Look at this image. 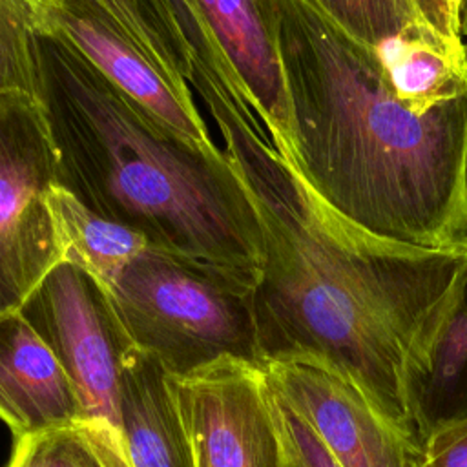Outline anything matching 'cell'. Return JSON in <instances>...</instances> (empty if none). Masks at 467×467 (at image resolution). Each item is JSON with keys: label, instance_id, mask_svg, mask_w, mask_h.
Instances as JSON below:
<instances>
[{"label": "cell", "instance_id": "obj_20", "mask_svg": "<svg viewBox=\"0 0 467 467\" xmlns=\"http://www.w3.org/2000/svg\"><path fill=\"white\" fill-rule=\"evenodd\" d=\"M281 443V467H339L314 431L268 385Z\"/></svg>", "mask_w": 467, "mask_h": 467}, {"label": "cell", "instance_id": "obj_23", "mask_svg": "<svg viewBox=\"0 0 467 467\" xmlns=\"http://www.w3.org/2000/svg\"><path fill=\"white\" fill-rule=\"evenodd\" d=\"M420 467H467V421L434 434L420 451Z\"/></svg>", "mask_w": 467, "mask_h": 467}, {"label": "cell", "instance_id": "obj_11", "mask_svg": "<svg viewBox=\"0 0 467 467\" xmlns=\"http://www.w3.org/2000/svg\"><path fill=\"white\" fill-rule=\"evenodd\" d=\"M403 400L420 451L434 434L467 421V274L412 343Z\"/></svg>", "mask_w": 467, "mask_h": 467}, {"label": "cell", "instance_id": "obj_5", "mask_svg": "<svg viewBox=\"0 0 467 467\" xmlns=\"http://www.w3.org/2000/svg\"><path fill=\"white\" fill-rule=\"evenodd\" d=\"M58 151L42 100L0 97V314L16 312L64 261L49 195Z\"/></svg>", "mask_w": 467, "mask_h": 467}, {"label": "cell", "instance_id": "obj_22", "mask_svg": "<svg viewBox=\"0 0 467 467\" xmlns=\"http://www.w3.org/2000/svg\"><path fill=\"white\" fill-rule=\"evenodd\" d=\"M175 18L179 31L193 53V60L199 64L212 62L217 57L213 38L204 26L195 0H166Z\"/></svg>", "mask_w": 467, "mask_h": 467}, {"label": "cell", "instance_id": "obj_14", "mask_svg": "<svg viewBox=\"0 0 467 467\" xmlns=\"http://www.w3.org/2000/svg\"><path fill=\"white\" fill-rule=\"evenodd\" d=\"M49 202L64 261L84 268L104 286L150 246L140 232L97 213L60 182L53 186Z\"/></svg>", "mask_w": 467, "mask_h": 467}, {"label": "cell", "instance_id": "obj_4", "mask_svg": "<svg viewBox=\"0 0 467 467\" xmlns=\"http://www.w3.org/2000/svg\"><path fill=\"white\" fill-rule=\"evenodd\" d=\"M255 285L232 268L148 246L106 288L135 348L182 378L223 359L265 367Z\"/></svg>", "mask_w": 467, "mask_h": 467}, {"label": "cell", "instance_id": "obj_26", "mask_svg": "<svg viewBox=\"0 0 467 467\" xmlns=\"http://www.w3.org/2000/svg\"><path fill=\"white\" fill-rule=\"evenodd\" d=\"M414 467H420V456H418V462H416V465Z\"/></svg>", "mask_w": 467, "mask_h": 467}, {"label": "cell", "instance_id": "obj_1", "mask_svg": "<svg viewBox=\"0 0 467 467\" xmlns=\"http://www.w3.org/2000/svg\"><path fill=\"white\" fill-rule=\"evenodd\" d=\"M217 131L261 223L254 321L265 365L310 363L341 376L416 445L405 359L465 277L467 248H414L365 234L306 188L259 120L235 117Z\"/></svg>", "mask_w": 467, "mask_h": 467}, {"label": "cell", "instance_id": "obj_9", "mask_svg": "<svg viewBox=\"0 0 467 467\" xmlns=\"http://www.w3.org/2000/svg\"><path fill=\"white\" fill-rule=\"evenodd\" d=\"M266 383L339 467H414L420 449L341 376L310 363H266Z\"/></svg>", "mask_w": 467, "mask_h": 467}, {"label": "cell", "instance_id": "obj_24", "mask_svg": "<svg viewBox=\"0 0 467 467\" xmlns=\"http://www.w3.org/2000/svg\"><path fill=\"white\" fill-rule=\"evenodd\" d=\"M460 27H462V38L467 36V0H462V7H460Z\"/></svg>", "mask_w": 467, "mask_h": 467}, {"label": "cell", "instance_id": "obj_7", "mask_svg": "<svg viewBox=\"0 0 467 467\" xmlns=\"http://www.w3.org/2000/svg\"><path fill=\"white\" fill-rule=\"evenodd\" d=\"M195 467H281V443L263 368L223 359L173 378Z\"/></svg>", "mask_w": 467, "mask_h": 467}, {"label": "cell", "instance_id": "obj_19", "mask_svg": "<svg viewBox=\"0 0 467 467\" xmlns=\"http://www.w3.org/2000/svg\"><path fill=\"white\" fill-rule=\"evenodd\" d=\"M332 22L363 46L379 51L392 40L431 31L410 0H312Z\"/></svg>", "mask_w": 467, "mask_h": 467}, {"label": "cell", "instance_id": "obj_25", "mask_svg": "<svg viewBox=\"0 0 467 467\" xmlns=\"http://www.w3.org/2000/svg\"><path fill=\"white\" fill-rule=\"evenodd\" d=\"M463 47H465V57H467V42H463Z\"/></svg>", "mask_w": 467, "mask_h": 467}, {"label": "cell", "instance_id": "obj_13", "mask_svg": "<svg viewBox=\"0 0 467 467\" xmlns=\"http://www.w3.org/2000/svg\"><path fill=\"white\" fill-rule=\"evenodd\" d=\"M119 438L130 467H195L171 376L139 348L120 379Z\"/></svg>", "mask_w": 467, "mask_h": 467}, {"label": "cell", "instance_id": "obj_6", "mask_svg": "<svg viewBox=\"0 0 467 467\" xmlns=\"http://www.w3.org/2000/svg\"><path fill=\"white\" fill-rule=\"evenodd\" d=\"M20 314L73 381L89 423L119 436V390L135 345L108 288L84 268L62 261L22 305Z\"/></svg>", "mask_w": 467, "mask_h": 467}, {"label": "cell", "instance_id": "obj_15", "mask_svg": "<svg viewBox=\"0 0 467 467\" xmlns=\"http://www.w3.org/2000/svg\"><path fill=\"white\" fill-rule=\"evenodd\" d=\"M379 57L398 97L418 111L467 93V57L432 31H416L389 42Z\"/></svg>", "mask_w": 467, "mask_h": 467}, {"label": "cell", "instance_id": "obj_18", "mask_svg": "<svg viewBox=\"0 0 467 467\" xmlns=\"http://www.w3.org/2000/svg\"><path fill=\"white\" fill-rule=\"evenodd\" d=\"M40 0H0V97L42 100Z\"/></svg>", "mask_w": 467, "mask_h": 467}, {"label": "cell", "instance_id": "obj_10", "mask_svg": "<svg viewBox=\"0 0 467 467\" xmlns=\"http://www.w3.org/2000/svg\"><path fill=\"white\" fill-rule=\"evenodd\" d=\"M243 95L288 161L294 130L277 44L275 0H195Z\"/></svg>", "mask_w": 467, "mask_h": 467}, {"label": "cell", "instance_id": "obj_16", "mask_svg": "<svg viewBox=\"0 0 467 467\" xmlns=\"http://www.w3.org/2000/svg\"><path fill=\"white\" fill-rule=\"evenodd\" d=\"M95 2L181 93L193 97V53L179 31L166 0Z\"/></svg>", "mask_w": 467, "mask_h": 467}, {"label": "cell", "instance_id": "obj_12", "mask_svg": "<svg viewBox=\"0 0 467 467\" xmlns=\"http://www.w3.org/2000/svg\"><path fill=\"white\" fill-rule=\"evenodd\" d=\"M0 420L15 440L88 421L73 381L20 310L0 314Z\"/></svg>", "mask_w": 467, "mask_h": 467}, {"label": "cell", "instance_id": "obj_3", "mask_svg": "<svg viewBox=\"0 0 467 467\" xmlns=\"http://www.w3.org/2000/svg\"><path fill=\"white\" fill-rule=\"evenodd\" d=\"M38 60L60 184L153 248L259 281L261 223L230 155L148 117L57 35H38Z\"/></svg>", "mask_w": 467, "mask_h": 467}, {"label": "cell", "instance_id": "obj_8", "mask_svg": "<svg viewBox=\"0 0 467 467\" xmlns=\"http://www.w3.org/2000/svg\"><path fill=\"white\" fill-rule=\"evenodd\" d=\"M40 29L66 40L131 104L192 146L224 151L195 99L181 93L95 0H40Z\"/></svg>", "mask_w": 467, "mask_h": 467}, {"label": "cell", "instance_id": "obj_2", "mask_svg": "<svg viewBox=\"0 0 467 467\" xmlns=\"http://www.w3.org/2000/svg\"><path fill=\"white\" fill-rule=\"evenodd\" d=\"M288 164L337 217L396 244L467 248V93L418 111L312 0H275Z\"/></svg>", "mask_w": 467, "mask_h": 467}, {"label": "cell", "instance_id": "obj_21", "mask_svg": "<svg viewBox=\"0 0 467 467\" xmlns=\"http://www.w3.org/2000/svg\"><path fill=\"white\" fill-rule=\"evenodd\" d=\"M423 24L440 36L451 49L465 53L462 27H460V7L462 0H410Z\"/></svg>", "mask_w": 467, "mask_h": 467}, {"label": "cell", "instance_id": "obj_17", "mask_svg": "<svg viewBox=\"0 0 467 467\" xmlns=\"http://www.w3.org/2000/svg\"><path fill=\"white\" fill-rule=\"evenodd\" d=\"M7 467H130L120 438L89 421L15 440Z\"/></svg>", "mask_w": 467, "mask_h": 467}]
</instances>
